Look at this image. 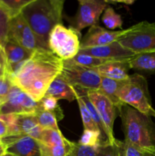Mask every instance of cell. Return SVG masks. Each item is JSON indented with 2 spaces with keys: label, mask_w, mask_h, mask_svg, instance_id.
I'll return each mask as SVG.
<instances>
[{
  "label": "cell",
  "mask_w": 155,
  "mask_h": 156,
  "mask_svg": "<svg viewBox=\"0 0 155 156\" xmlns=\"http://www.w3.org/2000/svg\"><path fill=\"white\" fill-rule=\"evenodd\" d=\"M62 67V59L51 51L37 49L28 59L11 68L9 73L14 85L38 102L60 74Z\"/></svg>",
  "instance_id": "1"
},
{
  "label": "cell",
  "mask_w": 155,
  "mask_h": 156,
  "mask_svg": "<svg viewBox=\"0 0 155 156\" xmlns=\"http://www.w3.org/2000/svg\"><path fill=\"white\" fill-rule=\"evenodd\" d=\"M64 3L63 0H31L23 9L21 15L36 36L40 49L50 50L49 37L56 25L62 24Z\"/></svg>",
  "instance_id": "2"
},
{
  "label": "cell",
  "mask_w": 155,
  "mask_h": 156,
  "mask_svg": "<svg viewBox=\"0 0 155 156\" xmlns=\"http://www.w3.org/2000/svg\"><path fill=\"white\" fill-rule=\"evenodd\" d=\"M126 143L141 149L155 151V124L150 116L127 105L119 109Z\"/></svg>",
  "instance_id": "3"
},
{
  "label": "cell",
  "mask_w": 155,
  "mask_h": 156,
  "mask_svg": "<svg viewBox=\"0 0 155 156\" xmlns=\"http://www.w3.org/2000/svg\"><path fill=\"white\" fill-rule=\"evenodd\" d=\"M116 96L122 103L132 107L141 114L152 117L154 109L151 105L147 82L141 75H129V79L123 81Z\"/></svg>",
  "instance_id": "4"
},
{
  "label": "cell",
  "mask_w": 155,
  "mask_h": 156,
  "mask_svg": "<svg viewBox=\"0 0 155 156\" xmlns=\"http://www.w3.org/2000/svg\"><path fill=\"white\" fill-rule=\"evenodd\" d=\"M117 42L133 53L155 51V23L141 21L126 30L119 37Z\"/></svg>",
  "instance_id": "5"
},
{
  "label": "cell",
  "mask_w": 155,
  "mask_h": 156,
  "mask_svg": "<svg viewBox=\"0 0 155 156\" xmlns=\"http://www.w3.org/2000/svg\"><path fill=\"white\" fill-rule=\"evenodd\" d=\"M81 33L62 24L56 25L49 37V49L57 57L64 60L72 59L80 50Z\"/></svg>",
  "instance_id": "6"
},
{
  "label": "cell",
  "mask_w": 155,
  "mask_h": 156,
  "mask_svg": "<svg viewBox=\"0 0 155 156\" xmlns=\"http://www.w3.org/2000/svg\"><path fill=\"white\" fill-rule=\"evenodd\" d=\"M60 76L71 86L88 91H98L102 79L96 69L84 66L71 59L62 61Z\"/></svg>",
  "instance_id": "7"
},
{
  "label": "cell",
  "mask_w": 155,
  "mask_h": 156,
  "mask_svg": "<svg viewBox=\"0 0 155 156\" xmlns=\"http://www.w3.org/2000/svg\"><path fill=\"white\" fill-rule=\"evenodd\" d=\"M107 7L106 0H79L77 13L70 21L71 27L80 33L85 27L98 24L100 15Z\"/></svg>",
  "instance_id": "8"
},
{
  "label": "cell",
  "mask_w": 155,
  "mask_h": 156,
  "mask_svg": "<svg viewBox=\"0 0 155 156\" xmlns=\"http://www.w3.org/2000/svg\"><path fill=\"white\" fill-rule=\"evenodd\" d=\"M40 156H69L74 142L67 140L60 129H43L40 138L36 140Z\"/></svg>",
  "instance_id": "9"
},
{
  "label": "cell",
  "mask_w": 155,
  "mask_h": 156,
  "mask_svg": "<svg viewBox=\"0 0 155 156\" xmlns=\"http://www.w3.org/2000/svg\"><path fill=\"white\" fill-rule=\"evenodd\" d=\"M38 108V102L18 87L13 85L6 98L0 105V115L35 114Z\"/></svg>",
  "instance_id": "10"
},
{
  "label": "cell",
  "mask_w": 155,
  "mask_h": 156,
  "mask_svg": "<svg viewBox=\"0 0 155 156\" xmlns=\"http://www.w3.org/2000/svg\"><path fill=\"white\" fill-rule=\"evenodd\" d=\"M0 119L8 127V136H29L36 140L40 138L43 129L39 126L34 114H5L0 115Z\"/></svg>",
  "instance_id": "11"
},
{
  "label": "cell",
  "mask_w": 155,
  "mask_h": 156,
  "mask_svg": "<svg viewBox=\"0 0 155 156\" xmlns=\"http://www.w3.org/2000/svg\"><path fill=\"white\" fill-rule=\"evenodd\" d=\"M87 95L97 111L102 121L106 126L108 143L113 144L115 140L113 134V125L117 116V111L119 112L118 109L108 98L98 91L87 90Z\"/></svg>",
  "instance_id": "12"
},
{
  "label": "cell",
  "mask_w": 155,
  "mask_h": 156,
  "mask_svg": "<svg viewBox=\"0 0 155 156\" xmlns=\"http://www.w3.org/2000/svg\"><path fill=\"white\" fill-rule=\"evenodd\" d=\"M9 40L15 41L30 51L40 49L36 36L21 13L11 18Z\"/></svg>",
  "instance_id": "13"
},
{
  "label": "cell",
  "mask_w": 155,
  "mask_h": 156,
  "mask_svg": "<svg viewBox=\"0 0 155 156\" xmlns=\"http://www.w3.org/2000/svg\"><path fill=\"white\" fill-rule=\"evenodd\" d=\"M2 141L9 153L17 156H40L37 141L29 136L24 134L6 136L2 138Z\"/></svg>",
  "instance_id": "14"
},
{
  "label": "cell",
  "mask_w": 155,
  "mask_h": 156,
  "mask_svg": "<svg viewBox=\"0 0 155 156\" xmlns=\"http://www.w3.org/2000/svg\"><path fill=\"white\" fill-rule=\"evenodd\" d=\"M123 33L122 30H109L98 24L91 26L81 41L80 49L92 48L107 45L117 41Z\"/></svg>",
  "instance_id": "15"
},
{
  "label": "cell",
  "mask_w": 155,
  "mask_h": 156,
  "mask_svg": "<svg viewBox=\"0 0 155 156\" xmlns=\"http://www.w3.org/2000/svg\"><path fill=\"white\" fill-rule=\"evenodd\" d=\"M79 53H85L109 60H130L135 53L124 48L117 41L102 47L80 49Z\"/></svg>",
  "instance_id": "16"
},
{
  "label": "cell",
  "mask_w": 155,
  "mask_h": 156,
  "mask_svg": "<svg viewBox=\"0 0 155 156\" xmlns=\"http://www.w3.org/2000/svg\"><path fill=\"white\" fill-rule=\"evenodd\" d=\"M129 61L109 60L96 68V69L101 77L118 81L127 80L130 69Z\"/></svg>",
  "instance_id": "17"
},
{
  "label": "cell",
  "mask_w": 155,
  "mask_h": 156,
  "mask_svg": "<svg viewBox=\"0 0 155 156\" xmlns=\"http://www.w3.org/2000/svg\"><path fill=\"white\" fill-rule=\"evenodd\" d=\"M45 96H50L56 100H66L71 102L76 100V89L68 85L60 74L52 82Z\"/></svg>",
  "instance_id": "18"
},
{
  "label": "cell",
  "mask_w": 155,
  "mask_h": 156,
  "mask_svg": "<svg viewBox=\"0 0 155 156\" xmlns=\"http://www.w3.org/2000/svg\"><path fill=\"white\" fill-rule=\"evenodd\" d=\"M5 54L8 63V73L11 68L28 59L33 52L24 48L15 41L8 40L4 47Z\"/></svg>",
  "instance_id": "19"
},
{
  "label": "cell",
  "mask_w": 155,
  "mask_h": 156,
  "mask_svg": "<svg viewBox=\"0 0 155 156\" xmlns=\"http://www.w3.org/2000/svg\"><path fill=\"white\" fill-rule=\"evenodd\" d=\"M122 82L123 81L114 80V79L102 77L101 83H100V88L98 90L99 92L103 94L112 101V103L116 107L118 111L124 105L119 100L116 96L117 91H118L119 88L121 87Z\"/></svg>",
  "instance_id": "20"
},
{
  "label": "cell",
  "mask_w": 155,
  "mask_h": 156,
  "mask_svg": "<svg viewBox=\"0 0 155 156\" xmlns=\"http://www.w3.org/2000/svg\"><path fill=\"white\" fill-rule=\"evenodd\" d=\"M130 69L146 72H155V51L136 54L129 61Z\"/></svg>",
  "instance_id": "21"
},
{
  "label": "cell",
  "mask_w": 155,
  "mask_h": 156,
  "mask_svg": "<svg viewBox=\"0 0 155 156\" xmlns=\"http://www.w3.org/2000/svg\"><path fill=\"white\" fill-rule=\"evenodd\" d=\"M34 115L37 120L38 124L43 129H59V126H58L57 117L54 113L38 108Z\"/></svg>",
  "instance_id": "22"
},
{
  "label": "cell",
  "mask_w": 155,
  "mask_h": 156,
  "mask_svg": "<svg viewBox=\"0 0 155 156\" xmlns=\"http://www.w3.org/2000/svg\"><path fill=\"white\" fill-rule=\"evenodd\" d=\"M10 21L9 12L0 0V46L3 49L9 40Z\"/></svg>",
  "instance_id": "23"
},
{
  "label": "cell",
  "mask_w": 155,
  "mask_h": 156,
  "mask_svg": "<svg viewBox=\"0 0 155 156\" xmlns=\"http://www.w3.org/2000/svg\"><path fill=\"white\" fill-rule=\"evenodd\" d=\"M102 22L109 30L121 28L122 26V20L121 15L117 14L111 6H108L103 12L102 16Z\"/></svg>",
  "instance_id": "24"
},
{
  "label": "cell",
  "mask_w": 155,
  "mask_h": 156,
  "mask_svg": "<svg viewBox=\"0 0 155 156\" xmlns=\"http://www.w3.org/2000/svg\"><path fill=\"white\" fill-rule=\"evenodd\" d=\"M76 101H77L78 104L79 109H80L81 112V116L82 122H83L84 129H89V130L98 131V132H100L99 129L97 128V126H96L95 123H94V120H93L91 113L88 111L86 105H85L83 99H82L81 97L79 95V94L77 92V91H76Z\"/></svg>",
  "instance_id": "25"
},
{
  "label": "cell",
  "mask_w": 155,
  "mask_h": 156,
  "mask_svg": "<svg viewBox=\"0 0 155 156\" xmlns=\"http://www.w3.org/2000/svg\"><path fill=\"white\" fill-rule=\"evenodd\" d=\"M39 108L45 111H51L56 114L58 121L64 118V114L60 106L58 105V100L50 96H44L40 101H38Z\"/></svg>",
  "instance_id": "26"
},
{
  "label": "cell",
  "mask_w": 155,
  "mask_h": 156,
  "mask_svg": "<svg viewBox=\"0 0 155 156\" xmlns=\"http://www.w3.org/2000/svg\"><path fill=\"white\" fill-rule=\"evenodd\" d=\"M71 60L74 62L84 66L89 67V68L96 69L104 64L105 62L109 61V59H101V58L95 57V56H91V55L85 54V53H78L77 56H74Z\"/></svg>",
  "instance_id": "27"
},
{
  "label": "cell",
  "mask_w": 155,
  "mask_h": 156,
  "mask_svg": "<svg viewBox=\"0 0 155 156\" xmlns=\"http://www.w3.org/2000/svg\"><path fill=\"white\" fill-rule=\"evenodd\" d=\"M103 143L101 133L98 131L84 129L79 140L78 143L83 146L97 147Z\"/></svg>",
  "instance_id": "28"
},
{
  "label": "cell",
  "mask_w": 155,
  "mask_h": 156,
  "mask_svg": "<svg viewBox=\"0 0 155 156\" xmlns=\"http://www.w3.org/2000/svg\"><path fill=\"white\" fill-rule=\"evenodd\" d=\"M30 1L31 0H1L2 3L9 12L11 18L21 14L23 9Z\"/></svg>",
  "instance_id": "29"
},
{
  "label": "cell",
  "mask_w": 155,
  "mask_h": 156,
  "mask_svg": "<svg viewBox=\"0 0 155 156\" xmlns=\"http://www.w3.org/2000/svg\"><path fill=\"white\" fill-rule=\"evenodd\" d=\"M69 156H99V146L92 147L74 143Z\"/></svg>",
  "instance_id": "30"
},
{
  "label": "cell",
  "mask_w": 155,
  "mask_h": 156,
  "mask_svg": "<svg viewBox=\"0 0 155 156\" xmlns=\"http://www.w3.org/2000/svg\"><path fill=\"white\" fill-rule=\"evenodd\" d=\"M13 85L10 75L8 72L0 76V105L6 98Z\"/></svg>",
  "instance_id": "31"
},
{
  "label": "cell",
  "mask_w": 155,
  "mask_h": 156,
  "mask_svg": "<svg viewBox=\"0 0 155 156\" xmlns=\"http://www.w3.org/2000/svg\"><path fill=\"white\" fill-rule=\"evenodd\" d=\"M99 156H120L116 140L113 144L102 143L99 146Z\"/></svg>",
  "instance_id": "32"
},
{
  "label": "cell",
  "mask_w": 155,
  "mask_h": 156,
  "mask_svg": "<svg viewBox=\"0 0 155 156\" xmlns=\"http://www.w3.org/2000/svg\"><path fill=\"white\" fill-rule=\"evenodd\" d=\"M0 68L4 69L8 71V63L6 60L5 54L4 49L0 46Z\"/></svg>",
  "instance_id": "33"
},
{
  "label": "cell",
  "mask_w": 155,
  "mask_h": 156,
  "mask_svg": "<svg viewBox=\"0 0 155 156\" xmlns=\"http://www.w3.org/2000/svg\"><path fill=\"white\" fill-rule=\"evenodd\" d=\"M8 136V127L5 123L0 119V138Z\"/></svg>",
  "instance_id": "34"
},
{
  "label": "cell",
  "mask_w": 155,
  "mask_h": 156,
  "mask_svg": "<svg viewBox=\"0 0 155 156\" xmlns=\"http://www.w3.org/2000/svg\"><path fill=\"white\" fill-rule=\"evenodd\" d=\"M108 4H114V3H118V4H126V5H132L135 1H130V0H126V1H107Z\"/></svg>",
  "instance_id": "35"
},
{
  "label": "cell",
  "mask_w": 155,
  "mask_h": 156,
  "mask_svg": "<svg viewBox=\"0 0 155 156\" xmlns=\"http://www.w3.org/2000/svg\"><path fill=\"white\" fill-rule=\"evenodd\" d=\"M3 156H17L16 155H15V154H12V153H9V152H6L5 154Z\"/></svg>",
  "instance_id": "36"
},
{
  "label": "cell",
  "mask_w": 155,
  "mask_h": 156,
  "mask_svg": "<svg viewBox=\"0 0 155 156\" xmlns=\"http://www.w3.org/2000/svg\"><path fill=\"white\" fill-rule=\"evenodd\" d=\"M152 117H155V110H154V111H153V114H152Z\"/></svg>",
  "instance_id": "37"
},
{
  "label": "cell",
  "mask_w": 155,
  "mask_h": 156,
  "mask_svg": "<svg viewBox=\"0 0 155 156\" xmlns=\"http://www.w3.org/2000/svg\"><path fill=\"white\" fill-rule=\"evenodd\" d=\"M2 144H3V143H2V138H0V145Z\"/></svg>",
  "instance_id": "38"
}]
</instances>
